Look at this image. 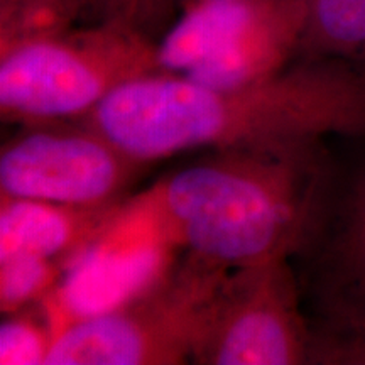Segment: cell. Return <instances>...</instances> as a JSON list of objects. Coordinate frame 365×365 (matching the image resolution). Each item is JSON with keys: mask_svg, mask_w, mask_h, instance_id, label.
Returning <instances> with one entry per match:
<instances>
[{"mask_svg": "<svg viewBox=\"0 0 365 365\" xmlns=\"http://www.w3.org/2000/svg\"><path fill=\"white\" fill-rule=\"evenodd\" d=\"M154 73H163L158 41L112 22L75 27L0 54V113L26 124L83 118Z\"/></svg>", "mask_w": 365, "mask_h": 365, "instance_id": "cell-3", "label": "cell"}, {"mask_svg": "<svg viewBox=\"0 0 365 365\" xmlns=\"http://www.w3.org/2000/svg\"><path fill=\"white\" fill-rule=\"evenodd\" d=\"M26 309L4 314L0 327V364H29L46 362L51 349L54 333Z\"/></svg>", "mask_w": 365, "mask_h": 365, "instance_id": "cell-14", "label": "cell"}, {"mask_svg": "<svg viewBox=\"0 0 365 365\" xmlns=\"http://www.w3.org/2000/svg\"><path fill=\"white\" fill-rule=\"evenodd\" d=\"M61 269L63 262L29 254L0 259V312L16 313L48 298Z\"/></svg>", "mask_w": 365, "mask_h": 365, "instance_id": "cell-13", "label": "cell"}, {"mask_svg": "<svg viewBox=\"0 0 365 365\" xmlns=\"http://www.w3.org/2000/svg\"><path fill=\"white\" fill-rule=\"evenodd\" d=\"M308 0H259L218 51L185 76L208 88H239L284 70L298 54Z\"/></svg>", "mask_w": 365, "mask_h": 365, "instance_id": "cell-8", "label": "cell"}, {"mask_svg": "<svg viewBox=\"0 0 365 365\" xmlns=\"http://www.w3.org/2000/svg\"><path fill=\"white\" fill-rule=\"evenodd\" d=\"M365 61V0H308L296 59Z\"/></svg>", "mask_w": 365, "mask_h": 365, "instance_id": "cell-11", "label": "cell"}, {"mask_svg": "<svg viewBox=\"0 0 365 365\" xmlns=\"http://www.w3.org/2000/svg\"><path fill=\"white\" fill-rule=\"evenodd\" d=\"M122 215L120 203L75 207L0 196V259L29 254L66 264L100 244Z\"/></svg>", "mask_w": 365, "mask_h": 365, "instance_id": "cell-9", "label": "cell"}, {"mask_svg": "<svg viewBox=\"0 0 365 365\" xmlns=\"http://www.w3.org/2000/svg\"><path fill=\"white\" fill-rule=\"evenodd\" d=\"M178 0H91L97 22H112L156 41L170 29Z\"/></svg>", "mask_w": 365, "mask_h": 365, "instance_id": "cell-15", "label": "cell"}, {"mask_svg": "<svg viewBox=\"0 0 365 365\" xmlns=\"http://www.w3.org/2000/svg\"><path fill=\"white\" fill-rule=\"evenodd\" d=\"M309 359L312 335L293 261L227 271L210 299L191 362L301 365Z\"/></svg>", "mask_w": 365, "mask_h": 365, "instance_id": "cell-6", "label": "cell"}, {"mask_svg": "<svg viewBox=\"0 0 365 365\" xmlns=\"http://www.w3.org/2000/svg\"><path fill=\"white\" fill-rule=\"evenodd\" d=\"M91 12V0H0V54L65 34Z\"/></svg>", "mask_w": 365, "mask_h": 365, "instance_id": "cell-12", "label": "cell"}, {"mask_svg": "<svg viewBox=\"0 0 365 365\" xmlns=\"http://www.w3.org/2000/svg\"><path fill=\"white\" fill-rule=\"evenodd\" d=\"M218 2H232V0H178V7H181L182 11H186V9L203 6V4H218Z\"/></svg>", "mask_w": 365, "mask_h": 365, "instance_id": "cell-16", "label": "cell"}, {"mask_svg": "<svg viewBox=\"0 0 365 365\" xmlns=\"http://www.w3.org/2000/svg\"><path fill=\"white\" fill-rule=\"evenodd\" d=\"M149 168L88 125L31 130L0 153V196L75 207L120 203Z\"/></svg>", "mask_w": 365, "mask_h": 365, "instance_id": "cell-7", "label": "cell"}, {"mask_svg": "<svg viewBox=\"0 0 365 365\" xmlns=\"http://www.w3.org/2000/svg\"><path fill=\"white\" fill-rule=\"evenodd\" d=\"M259 0L203 4L182 11L158 43L163 73L186 75L196 65L218 51L245 21L252 16Z\"/></svg>", "mask_w": 365, "mask_h": 365, "instance_id": "cell-10", "label": "cell"}, {"mask_svg": "<svg viewBox=\"0 0 365 365\" xmlns=\"http://www.w3.org/2000/svg\"><path fill=\"white\" fill-rule=\"evenodd\" d=\"M318 365H365V153L336 158L313 228L293 257Z\"/></svg>", "mask_w": 365, "mask_h": 365, "instance_id": "cell-5", "label": "cell"}, {"mask_svg": "<svg viewBox=\"0 0 365 365\" xmlns=\"http://www.w3.org/2000/svg\"><path fill=\"white\" fill-rule=\"evenodd\" d=\"M327 143L212 149L139 202L159 240L218 267L293 261L336 163Z\"/></svg>", "mask_w": 365, "mask_h": 365, "instance_id": "cell-2", "label": "cell"}, {"mask_svg": "<svg viewBox=\"0 0 365 365\" xmlns=\"http://www.w3.org/2000/svg\"><path fill=\"white\" fill-rule=\"evenodd\" d=\"M227 271L188 254L115 307L71 318L54 333L44 365L191 362L210 299Z\"/></svg>", "mask_w": 365, "mask_h": 365, "instance_id": "cell-4", "label": "cell"}, {"mask_svg": "<svg viewBox=\"0 0 365 365\" xmlns=\"http://www.w3.org/2000/svg\"><path fill=\"white\" fill-rule=\"evenodd\" d=\"M294 61L269 78L227 90L154 73L113 91L83 125L149 164L193 149L365 140V61Z\"/></svg>", "mask_w": 365, "mask_h": 365, "instance_id": "cell-1", "label": "cell"}]
</instances>
